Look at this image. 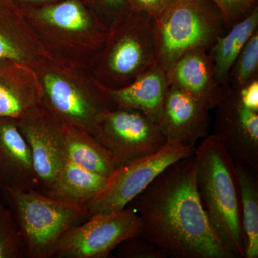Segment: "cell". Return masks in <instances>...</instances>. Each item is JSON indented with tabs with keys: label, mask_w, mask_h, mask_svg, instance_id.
Here are the masks:
<instances>
[{
	"label": "cell",
	"mask_w": 258,
	"mask_h": 258,
	"mask_svg": "<svg viewBox=\"0 0 258 258\" xmlns=\"http://www.w3.org/2000/svg\"><path fill=\"white\" fill-rule=\"evenodd\" d=\"M195 154L168 166L127 207L140 217L141 235L168 257L235 258L212 230L200 203Z\"/></svg>",
	"instance_id": "cell-1"
},
{
	"label": "cell",
	"mask_w": 258,
	"mask_h": 258,
	"mask_svg": "<svg viewBox=\"0 0 258 258\" xmlns=\"http://www.w3.org/2000/svg\"><path fill=\"white\" fill-rule=\"evenodd\" d=\"M49 60L89 66L103 47L109 27L83 0L20 4Z\"/></svg>",
	"instance_id": "cell-2"
},
{
	"label": "cell",
	"mask_w": 258,
	"mask_h": 258,
	"mask_svg": "<svg viewBox=\"0 0 258 258\" xmlns=\"http://www.w3.org/2000/svg\"><path fill=\"white\" fill-rule=\"evenodd\" d=\"M195 154L197 191L212 230L235 258H245L235 163L213 134L196 147Z\"/></svg>",
	"instance_id": "cell-3"
},
{
	"label": "cell",
	"mask_w": 258,
	"mask_h": 258,
	"mask_svg": "<svg viewBox=\"0 0 258 258\" xmlns=\"http://www.w3.org/2000/svg\"><path fill=\"white\" fill-rule=\"evenodd\" d=\"M35 70L42 91L39 104L64 123L92 133L100 117L116 108L109 89L86 66H66L46 59Z\"/></svg>",
	"instance_id": "cell-4"
},
{
	"label": "cell",
	"mask_w": 258,
	"mask_h": 258,
	"mask_svg": "<svg viewBox=\"0 0 258 258\" xmlns=\"http://www.w3.org/2000/svg\"><path fill=\"white\" fill-rule=\"evenodd\" d=\"M154 18L133 10L109 25L103 47L89 69L109 90L128 86L155 62Z\"/></svg>",
	"instance_id": "cell-5"
},
{
	"label": "cell",
	"mask_w": 258,
	"mask_h": 258,
	"mask_svg": "<svg viewBox=\"0 0 258 258\" xmlns=\"http://www.w3.org/2000/svg\"><path fill=\"white\" fill-rule=\"evenodd\" d=\"M155 60L165 71L190 52L208 50L227 32L213 0H176L154 19Z\"/></svg>",
	"instance_id": "cell-6"
},
{
	"label": "cell",
	"mask_w": 258,
	"mask_h": 258,
	"mask_svg": "<svg viewBox=\"0 0 258 258\" xmlns=\"http://www.w3.org/2000/svg\"><path fill=\"white\" fill-rule=\"evenodd\" d=\"M2 192L21 232L26 257L53 258L62 235L91 217L86 206L59 201L37 190L2 188Z\"/></svg>",
	"instance_id": "cell-7"
},
{
	"label": "cell",
	"mask_w": 258,
	"mask_h": 258,
	"mask_svg": "<svg viewBox=\"0 0 258 258\" xmlns=\"http://www.w3.org/2000/svg\"><path fill=\"white\" fill-rule=\"evenodd\" d=\"M196 147L167 140L160 150L116 168L101 192L86 205L91 216L128 206L168 166L193 155Z\"/></svg>",
	"instance_id": "cell-8"
},
{
	"label": "cell",
	"mask_w": 258,
	"mask_h": 258,
	"mask_svg": "<svg viewBox=\"0 0 258 258\" xmlns=\"http://www.w3.org/2000/svg\"><path fill=\"white\" fill-rule=\"evenodd\" d=\"M91 134L108 149L117 168L157 152L167 142L158 122L132 108L105 112Z\"/></svg>",
	"instance_id": "cell-9"
},
{
	"label": "cell",
	"mask_w": 258,
	"mask_h": 258,
	"mask_svg": "<svg viewBox=\"0 0 258 258\" xmlns=\"http://www.w3.org/2000/svg\"><path fill=\"white\" fill-rule=\"evenodd\" d=\"M140 217L133 209L92 215L69 229L57 242L56 258H107L123 241L141 235Z\"/></svg>",
	"instance_id": "cell-10"
},
{
	"label": "cell",
	"mask_w": 258,
	"mask_h": 258,
	"mask_svg": "<svg viewBox=\"0 0 258 258\" xmlns=\"http://www.w3.org/2000/svg\"><path fill=\"white\" fill-rule=\"evenodd\" d=\"M214 134L236 164L258 171V111L244 106L236 89L225 87L216 107Z\"/></svg>",
	"instance_id": "cell-11"
},
{
	"label": "cell",
	"mask_w": 258,
	"mask_h": 258,
	"mask_svg": "<svg viewBox=\"0 0 258 258\" xmlns=\"http://www.w3.org/2000/svg\"><path fill=\"white\" fill-rule=\"evenodd\" d=\"M17 123L31 151L38 182L37 191L44 192L66 161L62 121L37 104L17 119Z\"/></svg>",
	"instance_id": "cell-12"
},
{
	"label": "cell",
	"mask_w": 258,
	"mask_h": 258,
	"mask_svg": "<svg viewBox=\"0 0 258 258\" xmlns=\"http://www.w3.org/2000/svg\"><path fill=\"white\" fill-rule=\"evenodd\" d=\"M210 111L184 91L169 86L159 124L167 140L196 147L209 135Z\"/></svg>",
	"instance_id": "cell-13"
},
{
	"label": "cell",
	"mask_w": 258,
	"mask_h": 258,
	"mask_svg": "<svg viewBox=\"0 0 258 258\" xmlns=\"http://www.w3.org/2000/svg\"><path fill=\"white\" fill-rule=\"evenodd\" d=\"M48 59L15 0H0V60L35 69Z\"/></svg>",
	"instance_id": "cell-14"
},
{
	"label": "cell",
	"mask_w": 258,
	"mask_h": 258,
	"mask_svg": "<svg viewBox=\"0 0 258 258\" xmlns=\"http://www.w3.org/2000/svg\"><path fill=\"white\" fill-rule=\"evenodd\" d=\"M166 76L169 86L184 91L209 110L216 108L225 96V87L217 81L208 50L183 56L166 71Z\"/></svg>",
	"instance_id": "cell-15"
},
{
	"label": "cell",
	"mask_w": 258,
	"mask_h": 258,
	"mask_svg": "<svg viewBox=\"0 0 258 258\" xmlns=\"http://www.w3.org/2000/svg\"><path fill=\"white\" fill-rule=\"evenodd\" d=\"M0 186L25 191L38 188L30 148L15 118H0Z\"/></svg>",
	"instance_id": "cell-16"
},
{
	"label": "cell",
	"mask_w": 258,
	"mask_h": 258,
	"mask_svg": "<svg viewBox=\"0 0 258 258\" xmlns=\"http://www.w3.org/2000/svg\"><path fill=\"white\" fill-rule=\"evenodd\" d=\"M42 95L35 69L0 60V118L19 119L40 103Z\"/></svg>",
	"instance_id": "cell-17"
},
{
	"label": "cell",
	"mask_w": 258,
	"mask_h": 258,
	"mask_svg": "<svg viewBox=\"0 0 258 258\" xmlns=\"http://www.w3.org/2000/svg\"><path fill=\"white\" fill-rule=\"evenodd\" d=\"M168 88L166 71L155 61L128 86L109 93L116 108L138 110L159 123Z\"/></svg>",
	"instance_id": "cell-18"
},
{
	"label": "cell",
	"mask_w": 258,
	"mask_h": 258,
	"mask_svg": "<svg viewBox=\"0 0 258 258\" xmlns=\"http://www.w3.org/2000/svg\"><path fill=\"white\" fill-rule=\"evenodd\" d=\"M62 123L66 160L100 175H111L117 166L108 149L86 129Z\"/></svg>",
	"instance_id": "cell-19"
},
{
	"label": "cell",
	"mask_w": 258,
	"mask_h": 258,
	"mask_svg": "<svg viewBox=\"0 0 258 258\" xmlns=\"http://www.w3.org/2000/svg\"><path fill=\"white\" fill-rule=\"evenodd\" d=\"M107 178L66 160L50 187L42 193L59 201L86 207L101 192Z\"/></svg>",
	"instance_id": "cell-20"
},
{
	"label": "cell",
	"mask_w": 258,
	"mask_h": 258,
	"mask_svg": "<svg viewBox=\"0 0 258 258\" xmlns=\"http://www.w3.org/2000/svg\"><path fill=\"white\" fill-rule=\"evenodd\" d=\"M258 31V7L237 22L208 50L218 82L226 87L231 68L251 37Z\"/></svg>",
	"instance_id": "cell-21"
},
{
	"label": "cell",
	"mask_w": 258,
	"mask_h": 258,
	"mask_svg": "<svg viewBox=\"0 0 258 258\" xmlns=\"http://www.w3.org/2000/svg\"><path fill=\"white\" fill-rule=\"evenodd\" d=\"M235 165L240 187L242 230L245 238V258H257V172L238 164Z\"/></svg>",
	"instance_id": "cell-22"
},
{
	"label": "cell",
	"mask_w": 258,
	"mask_h": 258,
	"mask_svg": "<svg viewBox=\"0 0 258 258\" xmlns=\"http://www.w3.org/2000/svg\"><path fill=\"white\" fill-rule=\"evenodd\" d=\"M258 79V31L251 37L231 68L227 87L239 89Z\"/></svg>",
	"instance_id": "cell-23"
},
{
	"label": "cell",
	"mask_w": 258,
	"mask_h": 258,
	"mask_svg": "<svg viewBox=\"0 0 258 258\" xmlns=\"http://www.w3.org/2000/svg\"><path fill=\"white\" fill-rule=\"evenodd\" d=\"M24 257L25 243L13 211L0 203V258Z\"/></svg>",
	"instance_id": "cell-24"
},
{
	"label": "cell",
	"mask_w": 258,
	"mask_h": 258,
	"mask_svg": "<svg viewBox=\"0 0 258 258\" xmlns=\"http://www.w3.org/2000/svg\"><path fill=\"white\" fill-rule=\"evenodd\" d=\"M117 248V257L120 258L168 257L157 244L141 235L123 241Z\"/></svg>",
	"instance_id": "cell-25"
},
{
	"label": "cell",
	"mask_w": 258,
	"mask_h": 258,
	"mask_svg": "<svg viewBox=\"0 0 258 258\" xmlns=\"http://www.w3.org/2000/svg\"><path fill=\"white\" fill-rule=\"evenodd\" d=\"M221 11L227 30L250 14L258 7V0H213Z\"/></svg>",
	"instance_id": "cell-26"
},
{
	"label": "cell",
	"mask_w": 258,
	"mask_h": 258,
	"mask_svg": "<svg viewBox=\"0 0 258 258\" xmlns=\"http://www.w3.org/2000/svg\"><path fill=\"white\" fill-rule=\"evenodd\" d=\"M91 6L108 27L114 20L134 10L130 0H91Z\"/></svg>",
	"instance_id": "cell-27"
},
{
	"label": "cell",
	"mask_w": 258,
	"mask_h": 258,
	"mask_svg": "<svg viewBox=\"0 0 258 258\" xmlns=\"http://www.w3.org/2000/svg\"><path fill=\"white\" fill-rule=\"evenodd\" d=\"M132 8L150 15L154 19L160 16L176 0H130Z\"/></svg>",
	"instance_id": "cell-28"
},
{
	"label": "cell",
	"mask_w": 258,
	"mask_h": 258,
	"mask_svg": "<svg viewBox=\"0 0 258 258\" xmlns=\"http://www.w3.org/2000/svg\"><path fill=\"white\" fill-rule=\"evenodd\" d=\"M236 90L244 106L258 111V79L253 80L245 86Z\"/></svg>",
	"instance_id": "cell-29"
},
{
	"label": "cell",
	"mask_w": 258,
	"mask_h": 258,
	"mask_svg": "<svg viewBox=\"0 0 258 258\" xmlns=\"http://www.w3.org/2000/svg\"><path fill=\"white\" fill-rule=\"evenodd\" d=\"M19 4H42V3H52L58 0H15ZM91 5V0H83Z\"/></svg>",
	"instance_id": "cell-30"
},
{
	"label": "cell",
	"mask_w": 258,
	"mask_h": 258,
	"mask_svg": "<svg viewBox=\"0 0 258 258\" xmlns=\"http://www.w3.org/2000/svg\"><path fill=\"white\" fill-rule=\"evenodd\" d=\"M0 192H2L1 186H0Z\"/></svg>",
	"instance_id": "cell-31"
}]
</instances>
